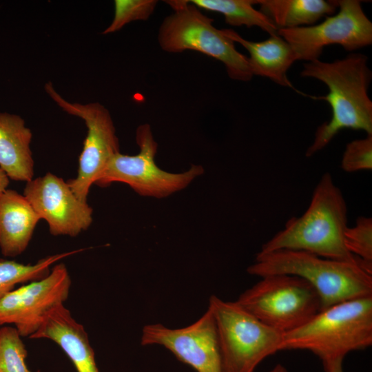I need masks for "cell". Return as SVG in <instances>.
Listing matches in <instances>:
<instances>
[{
	"label": "cell",
	"instance_id": "1",
	"mask_svg": "<svg viewBox=\"0 0 372 372\" xmlns=\"http://www.w3.org/2000/svg\"><path fill=\"white\" fill-rule=\"evenodd\" d=\"M367 61L364 54L351 53L333 62L316 59L304 64L300 76L327 86L328 94L318 99L327 101L331 109V119L318 127L307 157L324 148L343 129L372 134V101L368 94L372 74Z\"/></svg>",
	"mask_w": 372,
	"mask_h": 372
},
{
	"label": "cell",
	"instance_id": "2",
	"mask_svg": "<svg viewBox=\"0 0 372 372\" xmlns=\"http://www.w3.org/2000/svg\"><path fill=\"white\" fill-rule=\"evenodd\" d=\"M347 227L346 201L331 174L327 172L316 185L303 214L291 218L262 245L260 252L302 251L329 259L360 262L345 246Z\"/></svg>",
	"mask_w": 372,
	"mask_h": 372
},
{
	"label": "cell",
	"instance_id": "3",
	"mask_svg": "<svg viewBox=\"0 0 372 372\" xmlns=\"http://www.w3.org/2000/svg\"><path fill=\"white\" fill-rule=\"evenodd\" d=\"M247 272L260 278L275 274L300 277L318 293L321 310L335 304L372 296V273L360 262L322 258L294 250L258 252Z\"/></svg>",
	"mask_w": 372,
	"mask_h": 372
},
{
	"label": "cell",
	"instance_id": "4",
	"mask_svg": "<svg viewBox=\"0 0 372 372\" xmlns=\"http://www.w3.org/2000/svg\"><path fill=\"white\" fill-rule=\"evenodd\" d=\"M372 344V296L326 308L301 327L282 334L280 351L305 350L322 364L343 360Z\"/></svg>",
	"mask_w": 372,
	"mask_h": 372
},
{
	"label": "cell",
	"instance_id": "5",
	"mask_svg": "<svg viewBox=\"0 0 372 372\" xmlns=\"http://www.w3.org/2000/svg\"><path fill=\"white\" fill-rule=\"evenodd\" d=\"M173 10L162 22L158 33L161 48L169 53L195 50L220 61L233 80L249 81L254 76L247 56L238 52L224 32L213 25L187 0L165 1Z\"/></svg>",
	"mask_w": 372,
	"mask_h": 372
},
{
	"label": "cell",
	"instance_id": "6",
	"mask_svg": "<svg viewBox=\"0 0 372 372\" xmlns=\"http://www.w3.org/2000/svg\"><path fill=\"white\" fill-rule=\"evenodd\" d=\"M208 308L216 323L223 372H255L265 359L280 351L282 333L236 301L211 296Z\"/></svg>",
	"mask_w": 372,
	"mask_h": 372
},
{
	"label": "cell",
	"instance_id": "7",
	"mask_svg": "<svg viewBox=\"0 0 372 372\" xmlns=\"http://www.w3.org/2000/svg\"><path fill=\"white\" fill-rule=\"evenodd\" d=\"M236 302L282 334L301 327L321 310L320 299L314 288L304 279L287 274L262 277L242 292Z\"/></svg>",
	"mask_w": 372,
	"mask_h": 372
},
{
	"label": "cell",
	"instance_id": "8",
	"mask_svg": "<svg viewBox=\"0 0 372 372\" xmlns=\"http://www.w3.org/2000/svg\"><path fill=\"white\" fill-rule=\"evenodd\" d=\"M136 141L139 152L134 156L121 152L115 154L96 185L106 187L115 182L123 183L141 196L161 198L185 188L204 172L203 167L196 165L178 174L167 172L158 167L154 161L158 144L149 124L137 127Z\"/></svg>",
	"mask_w": 372,
	"mask_h": 372
},
{
	"label": "cell",
	"instance_id": "9",
	"mask_svg": "<svg viewBox=\"0 0 372 372\" xmlns=\"http://www.w3.org/2000/svg\"><path fill=\"white\" fill-rule=\"evenodd\" d=\"M45 90L50 98L65 112L82 118L87 134L79 156L76 178L67 180L78 198L87 202L90 189L99 179L108 162L120 152L118 138L109 110L98 102L81 104L63 99L47 83Z\"/></svg>",
	"mask_w": 372,
	"mask_h": 372
},
{
	"label": "cell",
	"instance_id": "10",
	"mask_svg": "<svg viewBox=\"0 0 372 372\" xmlns=\"http://www.w3.org/2000/svg\"><path fill=\"white\" fill-rule=\"evenodd\" d=\"M337 14L326 17L319 24L291 29H278V34L292 48L297 60L319 59L324 47L338 44L354 51L372 43V23L364 12L361 1L339 0Z\"/></svg>",
	"mask_w": 372,
	"mask_h": 372
},
{
	"label": "cell",
	"instance_id": "11",
	"mask_svg": "<svg viewBox=\"0 0 372 372\" xmlns=\"http://www.w3.org/2000/svg\"><path fill=\"white\" fill-rule=\"evenodd\" d=\"M71 279L65 265H55L45 277L8 292L0 300V326L14 324L21 337H30L45 315L68 299Z\"/></svg>",
	"mask_w": 372,
	"mask_h": 372
},
{
	"label": "cell",
	"instance_id": "12",
	"mask_svg": "<svg viewBox=\"0 0 372 372\" xmlns=\"http://www.w3.org/2000/svg\"><path fill=\"white\" fill-rule=\"evenodd\" d=\"M141 344L164 347L196 372H223L216 323L209 308L198 320L183 328L145 325Z\"/></svg>",
	"mask_w": 372,
	"mask_h": 372
},
{
	"label": "cell",
	"instance_id": "13",
	"mask_svg": "<svg viewBox=\"0 0 372 372\" xmlns=\"http://www.w3.org/2000/svg\"><path fill=\"white\" fill-rule=\"evenodd\" d=\"M23 195L48 223L53 236L74 237L92 223V207L76 197L67 181L54 174L48 172L27 182Z\"/></svg>",
	"mask_w": 372,
	"mask_h": 372
},
{
	"label": "cell",
	"instance_id": "14",
	"mask_svg": "<svg viewBox=\"0 0 372 372\" xmlns=\"http://www.w3.org/2000/svg\"><path fill=\"white\" fill-rule=\"evenodd\" d=\"M30 338H45L54 342L68 355L77 372H99L84 327L72 318L63 304L55 306L45 315Z\"/></svg>",
	"mask_w": 372,
	"mask_h": 372
},
{
	"label": "cell",
	"instance_id": "15",
	"mask_svg": "<svg viewBox=\"0 0 372 372\" xmlns=\"http://www.w3.org/2000/svg\"><path fill=\"white\" fill-rule=\"evenodd\" d=\"M41 220L23 195L7 189L0 196V250L16 257L28 247Z\"/></svg>",
	"mask_w": 372,
	"mask_h": 372
},
{
	"label": "cell",
	"instance_id": "16",
	"mask_svg": "<svg viewBox=\"0 0 372 372\" xmlns=\"http://www.w3.org/2000/svg\"><path fill=\"white\" fill-rule=\"evenodd\" d=\"M223 31L231 41L247 50L254 76L266 77L280 85L293 87L287 72L298 60L292 48L282 37L276 34L262 41H252L242 38L231 29H223Z\"/></svg>",
	"mask_w": 372,
	"mask_h": 372
},
{
	"label": "cell",
	"instance_id": "17",
	"mask_svg": "<svg viewBox=\"0 0 372 372\" xmlns=\"http://www.w3.org/2000/svg\"><path fill=\"white\" fill-rule=\"evenodd\" d=\"M32 138L31 130L20 116L0 113V168L9 179L25 183L33 179Z\"/></svg>",
	"mask_w": 372,
	"mask_h": 372
},
{
	"label": "cell",
	"instance_id": "18",
	"mask_svg": "<svg viewBox=\"0 0 372 372\" xmlns=\"http://www.w3.org/2000/svg\"><path fill=\"white\" fill-rule=\"evenodd\" d=\"M256 4L278 30L312 25L338 8L337 1L324 0H256Z\"/></svg>",
	"mask_w": 372,
	"mask_h": 372
},
{
	"label": "cell",
	"instance_id": "19",
	"mask_svg": "<svg viewBox=\"0 0 372 372\" xmlns=\"http://www.w3.org/2000/svg\"><path fill=\"white\" fill-rule=\"evenodd\" d=\"M198 8L222 14L233 26L258 27L269 35L278 34L273 23L254 6L256 0H191Z\"/></svg>",
	"mask_w": 372,
	"mask_h": 372
},
{
	"label": "cell",
	"instance_id": "20",
	"mask_svg": "<svg viewBox=\"0 0 372 372\" xmlns=\"http://www.w3.org/2000/svg\"><path fill=\"white\" fill-rule=\"evenodd\" d=\"M84 250L86 249L49 256L35 264L25 265L14 260L0 259V300L13 290L16 285L45 277L50 273V268L54 263Z\"/></svg>",
	"mask_w": 372,
	"mask_h": 372
},
{
	"label": "cell",
	"instance_id": "21",
	"mask_svg": "<svg viewBox=\"0 0 372 372\" xmlns=\"http://www.w3.org/2000/svg\"><path fill=\"white\" fill-rule=\"evenodd\" d=\"M26 358L25 346L16 328L3 326L0 329V372H32L27 366Z\"/></svg>",
	"mask_w": 372,
	"mask_h": 372
},
{
	"label": "cell",
	"instance_id": "22",
	"mask_svg": "<svg viewBox=\"0 0 372 372\" xmlns=\"http://www.w3.org/2000/svg\"><path fill=\"white\" fill-rule=\"evenodd\" d=\"M344 244L363 267L372 273V218L360 216L353 227L348 226L344 232Z\"/></svg>",
	"mask_w": 372,
	"mask_h": 372
},
{
	"label": "cell",
	"instance_id": "23",
	"mask_svg": "<svg viewBox=\"0 0 372 372\" xmlns=\"http://www.w3.org/2000/svg\"><path fill=\"white\" fill-rule=\"evenodd\" d=\"M157 3L156 0H115L114 18L103 34L115 32L134 21L147 20Z\"/></svg>",
	"mask_w": 372,
	"mask_h": 372
},
{
	"label": "cell",
	"instance_id": "24",
	"mask_svg": "<svg viewBox=\"0 0 372 372\" xmlns=\"http://www.w3.org/2000/svg\"><path fill=\"white\" fill-rule=\"evenodd\" d=\"M341 168L347 172L371 170L372 134L347 145L342 157Z\"/></svg>",
	"mask_w": 372,
	"mask_h": 372
},
{
	"label": "cell",
	"instance_id": "25",
	"mask_svg": "<svg viewBox=\"0 0 372 372\" xmlns=\"http://www.w3.org/2000/svg\"><path fill=\"white\" fill-rule=\"evenodd\" d=\"M342 362L343 360H335L322 365L325 372H344Z\"/></svg>",
	"mask_w": 372,
	"mask_h": 372
},
{
	"label": "cell",
	"instance_id": "26",
	"mask_svg": "<svg viewBox=\"0 0 372 372\" xmlns=\"http://www.w3.org/2000/svg\"><path fill=\"white\" fill-rule=\"evenodd\" d=\"M10 179L6 173L0 168V196L8 189Z\"/></svg>",
	"mask_w": 372,
	"mask_h": 372
},
{
	"label": "cell",
	"instance_id": "27",
	"mask_svg": "<svg viewBox=\"0 0 372 372\" xmlns=\"http://www.w3.org/2000/svg\"><path fill=\"white\" fill-rule=\"evenodd\" d=\"M269 372H289L287 368L281 364H277Z\"/></svg>",
	"mask_w": 372,
	"mask_h": 372
}]
</instances>
